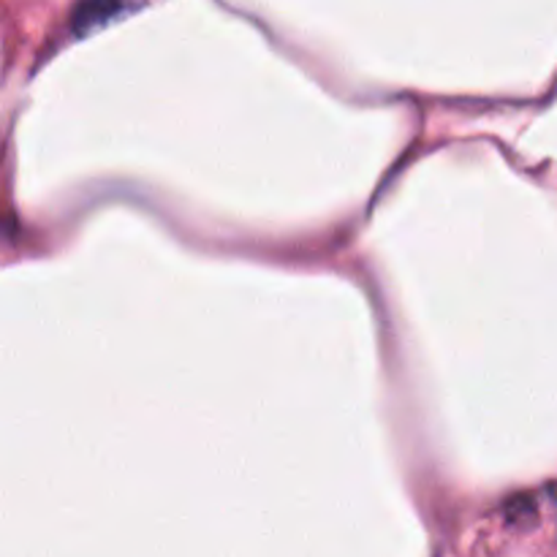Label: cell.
Returning a JSON list of instances; mask_svg holds the SVG:
<instances>
[{
  "mask_svg": "<svg viewBox=\"0 0 557 557\" xmlns=\"http://www.w3.org/2000/svg\"><path fill=\"white\" fill-rule=\"evenodd\" d=\"M136 3L139 0H79L74 14H71V27H74L76 36H87V33L134 11Z\"/></svg>",
  "mask_w": 557,
  "mask_h": 557,
  "instance_id": "1",
  "label": "cell"
}]
</instances>
